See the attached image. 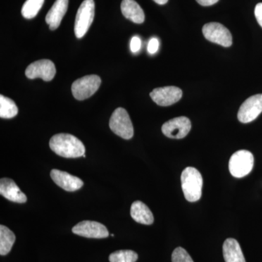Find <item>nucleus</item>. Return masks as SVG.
Segmentation results:
<instances>
[{
    "label": "nucleus",
    "mask_w": 262,
    "mask_h": 262,
    "mask_svg": "<svg viewBox=\"0 0 262 262\" xmlns=\"http://www.w3.org/2000/svg\"><path fill=\"white\" fill-rule=\"evenodd\" d=\"M50 147L56 154L66 158L83 157L85 147L83 143L73 135L58 134L53 136L49 142Z\"/></svg>",
    "instance_id": "f257e3e1"
},
{
    "label": "nucleus",
    "mask_w": 262,
    "mask_h": 262,
    "mask_svg": "<svg viewBox=\"0 0 262 262\" xmlns=\"http://www.w3.org/2000/svg\"><path fill=\"white\" fill-rule=\"evenodd\" d=\"M181 182L184 196L187 201L196 202L201 199L203 189V177L196 168L187 167L183 170Z\"/></svg>",
    "instance_id": "f03ea898"
},
{
    "label": "nucleus",
    "mask_w": 262,
    "mask_h": 262,
    "mask_svg": "<svg viewBox=\"0 0 262 262\" xmlns=\"http://www.w3.org/2000/svg\"><path fill=\"white\" fill-rule=\"evenodd\" d=\"M253 165L254 158L252 153L247 150H239L229 160V172L236 178H243L251 173Z\"/></svg>",
    "instance_id": "7ed1b4c3"
},
{
    "label": "nucleus",
    "mask_w": 262,
    "mask_h": 262,
    "mask_svg": "<svg viewBox=\"0 0 262 262\" xmlns=\"http://www.w3.org/2000/svg\"><path fill=\"white\" fill-rule=\"evenodd\" d=\"M110 127L114 134L126 140L134 136L132 122L125 108H117L115 110L110 120Z\"/></svg>",
    "instance_id": "20e7f679"
},
{
    "label": "nucleus",
    "mask_w": 262,
    "mask_h": 262,
    "mask_svg": "<svg viewBox=\"0 0 262 262\" xmlns=\"http://www.w3.org/2000/svg\"><path fill=\"white\" fill-rule=\"evenodd\" d=\"M95 3L94 0H84L77 10L75 24V36L83 37L94 21Z\"/></svg>",
    "instance_id": "39448f33"
},
{
    "label": "nucleus",
    "mask_w": 262,
    "mask_h": 262,
    "mask_svg": "<svg viewBox=\"0 0 262 262\" xmlns=\"http://www.w3.org/2000/svg\"><path fill=\"white\" fill-rule=\"evenodd\" d=\"M101 83V78L98 75L84 76L72 84V95L79 101L87 99L98 91Z\"/></svg>",
    "instance_id": "423d86ee"
},
{
    "label": "nucleus",
    "mask_w": 262,
    "mask_h": 262,
    "mask_svg": "<svg viewBox=\"0 0 262 262\" xmlns=\"http://www.w3.org/2000/svg\"><path fill=\"white\" fill-rule=\"evenodd\" d=\"M204 37L210 42L220 45L223 47H230L232 45V37L228 29L216 22L208 23L203 27Z\"/></svg>",
    "instance_id": "0eeeda50"
},
{
    "label": "nucleus",
    "mask_w": 262,
    "mask_h": 262,
    "mask_svg": "<svg viewBox=\"0 0 262 262\" xmlns=\"http://www.w3.org/2000/svg\"><path fill=\"white\" fill-rule=\"evenodd\" d=\"M190 120L186 117H179L165 122L162 126L164 135L170 139H184L191 130Z\"/></svg>",
    "instance_id": "6e6552de"
},
{
    "label": "nucleus",
    "mask_w": 262,
    "mask_h": 262,
    "mask_svg": "<svg viewBox=\"0 0 262 262\" xmlns=\"http://www.w3.org/2000/svg\"><path fill=\"white\" fill-rule=\"evenodd\" d=\"M262 113V94H256L247 98L239 107L237 118L242 123L256 120Z\"/></svg>",
    "instance_id": "1a4fd4ad"
},
{
    "label": "nucleus",
    "mask_w": 262,
    "mask_h": 262,
    "mask_svg": "<svg viewBox=\"0 0 262 262\" xmlns=\"http://www.w3.org/2000/svg\"><path fill=\"white\" fill-rule=\"evenodd\" d=\"M56 70L54 63L51 60H39L31 63L26 70V76L29 79L41 78L49 82L54 78Z\"/></svg>",
    "instance_id": "9d476101"
},
{
    "label": "nucleus",
    "mask_w": 262,
    "mask_h": 262,
    "mask_svg": "<svg viewBox=\"0 0 262 262\" xmlns=\"http://www.w3.org/2000/svg\"><path fill=\"white\" fill-rule=\"evenodd\" d=\"M75 234L89 238H106L108 234V229L102 224L94 221H83L72 228Z\"/></svg>",
    "instance_id": "9b49d317"
},
{
    "label": "nucleus",
    "mask_w": 262,
    "mask_h": 262,
    "mask_svg": "<svg viewBox=\"0 0 262 262\" xmlns=\"http://www.w3.org/2000/svg\"><path fill=\"white\" fill-rule=\"evenodd\" d=\"M182 91L176 86L158 88L150 93L154 102L161 106H168L178 102L182 97Z\"/></svg>",
    "instance_id": "f8f14e48"
},
{
    "label": "nucleus",
    "mask_w": 262,
    "mask_h": 262,
    "mask_svg": "<svg viewBox=\"0 0 262 262\" xmlns=\"http://www.w3.org/2000/svg\"><path fill=\"white\" fill-rule=\"evenodd\" d=\"M51 177L58 187H61L67 192H75L78 190L84 184L83 182L78 177L57 169L51 170Z\"/></svg>",
    "instance_id": "ddd939ff"
},
{
    "label": "nucleus",
    "mask_w": 262,
    "mask_h": 262,
    "mask_svg": "<svg viewBox=\"0 0 262 262\" xmlns=\"http://www.w3.org/2000/svg\"><path fill=\"white\" fill-rule=\"evenodd\" d=\"M0 194L6 199L18 203H24L27 198L19 189L14 181L8 178H3L0 181Z\"/></svg>",
    "instance_id": "4468645a"
},
{
    "label": "nucleus",
    "mask_w": 262,
    "mask_h": 262,
    "mask_svg": "<svg viewBox=\"0 0 262 262\" xmlns=\"http://www.w3.org/2000/svg\"><path fill=\"white\" fill-rule=\"evenodd\" d=\"M69 0H56L46 17V23L51 30H56L61 23L68 9Z\"/></svg>",
    "instance_id": "2eb2a0df"
},
{
    "label": "nucleus",
    "mask_w": 262,
    "mask_h": 262,
    "mask_svg": "<svg viewBox=\"0 0 262 262\" xmlns=\"http://www.w3.org/2000/svg\"><path fill=\"white\" fill-rule=\"evenodd\" d=\"M121 10L122 15L134 23L142 24L145 20L144 10L135 0H122Z\"/></svg>",
    "instance_id": "dca6fc26"
},
{
    "label": "nucleus",
    "mask_w": 262,
    "mask_h": 262,
    "mask_svg": "<svg viewBox=\"0 0 262 262\" xmlns=\"http://www.w3.org/2000/svg\"><path fill=\"white\" fill-rule=\"evenodd\" d=\"M225 262H246L239 243L235 239H226L223 245Z\"/></svg>",
    "instance_id": "f3484780"
},
{
    "label": "nucleus",
    "mask_w": 262,
    "mask_h": 262,
    "mask_svg": "<svg viewBox=\"0 0 262 262\" xmlns=\"http://www.w3.org/2000/svg\"><path fill=\"white\" fill-rule=\"evenodd\" d=\"M131 217L138 223L150 225L154 222V216L149 208L141 201H136L130 208Z\"/></svg>",
    "instance_id": "a211bd4d"
},
{
    "label": "nucleus",
    "mask_w": 262,
    "mask_h": 262,
    "mask_svg": "<svg viewBox=\"0 0 262 262\" xmlns=\"http://www.w3.org/2000/svg\"><path fill=\"white\" fill-rule=\"evenodd\" d=\"M15 241V234L5 226H0V254L2 256L10 253Z\"/></svg>",
    "instance_id": "6ab92c4d"
},
{
    "label": "nucleus",
    "mask_w": 262,
    "mask_h": 262,
    "mask_svg": "<svg viewBox=\"0 0 262 262\" xmlns=\"http://www.w3.org/2000/svg\"><path fill=\"white\" fill-rule=\"evenodd\" d=\"M18 110L13 100L0 96V117L3 119L13 118L18 115Z\"/></svg>",
    "instance_id": "aec40b11"
},
{
    "label": "nucleus",
    "mask_w": 262,
    "mask_h": 262,
    "mask_svg": "<svg viewBox=\"0 0 262 262\" xmlns=\"http://www.w3.org/2000/svg\"><path fill=\"white\" fill-rule=\"evenodd\" d=\"M45 0H27L22 7L21 13L24 18L32 19L39 13Z\"/></svg>",
    "instance_id": "412c9836"
},
{
    "label": "nucleus",
    "mask_w": 262,
    "mask_h": 262,
    "mask_svg": "<svg viewBox=\"0 0 262 262\" xmlns=\"http://www.w3.org/2000/svg\"><path fill=\"white\" fill-rule=\"evenodd\" d=\"M108 259L110 262H136L138 259V254L130 250H121L110 254Z\"/></svg>",
    "instance_id": "4be33fe9"
},
{
    "label": "nucleus",
    "mask_w": 262,
    "mask_h": 262,
    "mask_svg": "<svg viewBox=\"0 0 262 262\" xmlns=\"http://www.w3.org/2000/svg\"><path fill=\"white\" fill-rule=\"evenodd\" d=\"M172 262H194L185 249L178 247L172 253Z\"/></svg>",
    "instance_id": "5701e85b"
},
{
    "label": "nucleus",
    "mask_w": 262,
    "mask_h": 262,
    "mask_svg": "<svg viewBox=\"0 0 262 262\" xmlns=\"http://www.w3.org/2000/svg\"><path fill=\"white\" fill-rule=\"evenodd\" d=\"M160 42L157 38H151L148 43L147 51L150 54H155L159 49Z\"/></svg>",
    "instance_id": "b1692460"
},
{
    "label": "nucleus",
    "mask_w": 262,
    "mask_h": 262,
    "mask_svg": "<svg viewBox=\"0 0 262 262\" xmlns=\"http://www.w3.org/2000/svg\"><path fill=\"white\" fill-rule=\"evenodd\" d=\"M141 47V41L140 38L138 36H134L131 39L130 41V50L134 53H137L140 51Z\"/></svg>",
    "instance_id": "393cba45"
},
{
    "label": "nucleus",
    "mask_w": 262,
    "mask_h": 262,
    "mask_svg": "<svg viewBox=\"0 0 262 262\" xmlns=\"http://www.w3.org/2000/svg\"><path fill=\"white\" fill-rule=\"evenodd\" d=\"M254 13L258 24L262 27V3L256 5Z\"/></svg>",
    "instance_id": "a878e982"
},
{
    "label": "nucleus",
    "mask_w": 262,
    "mask_h": 262,
    "mask_svg": "<svg viewBox=\"0 0 262 262\" xmlns=\"http://www.w3.org/2000/svg\"><path fill=\"white\" fill-rule=\"evenodd\" d=\"M202 6H211L218 3L220 0H196Z\"/></svg>",
    "instance_id": "bb28decb"
},
{
    "label": "nucleus",
    "mask_w": 262,
    "mask_h": 262,
    "mask_svg": "<svg viewBox=\"0 0 262 262\" xmlns=\"http://www.w3.org/2000/svg\"><path fill=\"white\" fill-rule=\"evenodd\" d=\"M153 1H155L157 4L163 5L166 4V3H168V0H153Z\"/></svg>",
    "instance_id": "cd10ccee"
}]
</instances>
